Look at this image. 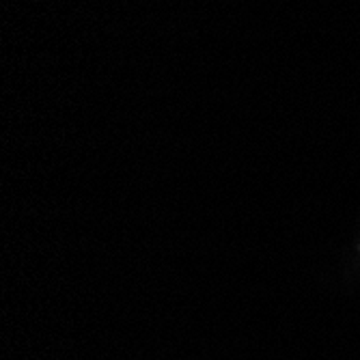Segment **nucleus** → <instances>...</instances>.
I'll return each instance as SVG.
<instances>
[{
    "label": "nucleus",
    "instance_id": "1",
    "mask_svg": "<svg viewBox=\"0 0 360 360\" xmlns=\"http://www.w3.org/2000/svg\"><path fill=\"white\" fill-rule=\"evenodd\" d=\"M352 257L356 261V266L360 268V229H358V233L354 236V244H352Z\"/></svg>",
    "mask_w": 360,
    "mask_h": 360
}]
</instances>
